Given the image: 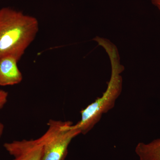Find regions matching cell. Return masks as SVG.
<instances>
[{"mask_svg":"<svg viewBox=\"0 0 160 160\" xmlns=\"http://www.w3.org/2000/svg\"><path fill=\"white\" fill-rule=\"evenodd\" d=\"M96 41L102 47L109 56L111 65V78L106 91L81 111V119L70 128L77 129L85 135L91 130L101 120L102 115L114 107L115 102L121 94L122 78L120 75L124 67L120 62L119 56L116 47L109 40L100 37Z\"/></svg>","mask_w":160,"mask_h":160,"instance_id":"6da1fadb","label":"cell"},{"mask_svg":"<svg viewBox=\"0 0 160 160\" xmlns=\"http://www.w3.org/2000/svg\"><path fill=\"white\" fill-rule=\"evenodd\" d=\"M38 29L35 18L9 7L0 9V58L12 55L20 60Z\"/></svg>","mask_w":160,"mask_h":160,"instance_id":"7a4b0ae2","label":"cell"},{"mask_svg":"<svg viewBox=\"0 0 160 160\" xmlns=\"http://www.w3.org/2000/svg\"><path fill=\"white\" fill-rule=\"evenodd\" d=\"M72 125L69 121H49L48 129L40 137L43 146L42 160L65 159L72 140L81 134L79 130L70 128Z\"/></svg>","mask_w":160,"mask_h":160,"instance_id":"3957f363","label":"cell"},{"mask_svg":"<svg viewBox=\"0 0 160 160\" xmlns=\"http://www.w3.org/2000/svg\"><path fill=\"white\" fill-rule=\"evenodd\" d=\"M4 147L13 157L12 160H42V157L43 146L40 137L6 143Z\"/></svg>","mask_w":160,"mask_h":160,"instance_id":"277c9868","label":"cell"},{"mask_svg":"<svg viewBox=\"0 0 160 160\" xmlns=\"http://www.w3.org/2000/svg\"><path fill=\"white\" fill-rule=\"evenodd\" d=\"M19 60L12 55L0 58V86H12L22 82V75L18 66Z\"/></svg>","mask_w":160,"mask_h":160,"instance_id":"5b68a950","label":"cell"},{"mask_svg":"<svg viewBox=\"0 0 160 160\" xmlns=\"http://www.w3.org/2000/svg\"><path fill=\"white\" fill-rule=\"evenodd\" d=\"M135 150L140 160H160V138L149 143L139 142Z\"/></svg>","mask_w":160,"mask_h":160,"instance_id":"8992f818","label":"cell"},{"mask_svg":"<svg viewBox=\"0 0 160 160\" xmlns=\"http://www.w3.org/2000/svg\"><path fill=\"white\" fill-rule=\"evenodd\" d=\"M8 93L3 90H0V109L3 108L7 102Z\"/></svg>","mask_w":160,"mask_h":160,"instance_id":"52a82bcc","label":"cell"},{"mask_svg":"<svg viewBox=\"0 0 160 160\" xmlns=\"http://www.w3.org/2000/svg\"><path fill=\"white\" fill-rule=\"evenodd\" d=\"M152 3L158 9L160 12V0H151Z\"/></svg>","mask_w":160,"mask_h":160,"instance_id":"ba28073f","label":"cell"},{"mask_svg":"<svg viewBox=\"0 0 160 160\" xmlns=\"http://www.w3.org/2000/svg\"><path fill=\"white\" fill-rule=\"evenodd\" d=\"M4 125L0 122V138L2 137L3 134V131H4Z\"/></svg>","mask_w":160,"mask_h":160,"instance_id":"9c48e42d","label":"cell"}]
</instances>
